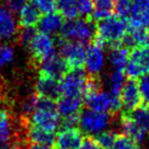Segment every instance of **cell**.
Instances as JSON below:
<instances>
[{"label": "cell", "instance_id": "ffe728a7", "mask_svg": "<svg viewBox=\"0 0 149 149\" xmlns=\"http://www.w3.org/2000/svg\"><path fill=\"white\" fill-rule=\"evenodd\" d=\"M13 138V126L10 116L6 110L0 111V149H15Z\"/></svg>", "mask_w": 149, "mask_h": 149}, {"label": "cell", "instance_id": "f35d334b", "mask_svg": "<svg viewBox=\"0 0 149 149\" xmlns=\"http://www.w3.org/2000/svg\"><path fill=\"white\" fill-rule=\"evenodd\" d=\"M135 149H140V148H139V146H137V147H136V148H135Z\"/></svg>", "mask_w": 149, "mask_h": 149}, {"label": "cell", "instance_id": "d6986e66", "mask_svg": "<svg viewBox=\"0 0 149 149\" xmlns=\"http://www.w3.org/2000/svg\"><path fill=\"white\" fill-rule=\"evenodd\" d=\"M149 30L138 26H132L128 24L126 36H125L123 43L128 48L139 47L148 44Z\"/></svg>", "mask_w": 149, "mask_h": 149}, {"label": "cell", "instance_id": "44dd1931", "mask_svg": "<svg viewBox=\"0 0 149 149\" xmlns=\"http://www.w3.org/2000/svg\"><path fill=\"white\" fill-rule=\"evenodd\" d=\"M64 24V19L58 13H45L43 17H40L39 23H38V28L40 32L49 34H55L60 32L62 26Z\"/></svg>", "mask_w": 149, "mask_h": 149}, {"label": "cell", "instance_id": "9c48e42d", "mask_svg": "<svg viewBox=\"0 0 149 149\" xmlns=\"http://www.w3.org/2000/svg\"><path fill=\"white\" fill-rule=\"evenodd\" d=\"M27 47L34 61L38 64L55 51V43L51 35L40 31L36 32Z\"/></svg>", "mask_w": 149, "mask_h": 149}, {"label": "cell", "instance_id": "6da1fadb", "mask_svg": "<svg viewBox=\"0 0 149 149\" xmlns=\"http://www.w3.org/2000/svg\"><path fill=\"white\" fill-rule=\"evenodd\" d=\"M127 30L128 19H122L116 15H110L98 22L96 25L95 36L91 42H95L101 46L107 44L111 47L120 45L126 36Z\"/></svg>", "mask_w": 149, "mask_h": 149}, {"label": "cell", "instance_id": "d590c367", "mask_svg": "<svg viewBox=\"0 0 149 149\" xmlns=\"http://www.w3.org/2000/svg\"><path fill=\"white\" fill-rule=\"evenodd\" d=\"M28 3V0H5V6L13 13H17Z\"/></svg>", "mask_w": 149, "mask_h": 149}, {"label": "cell", "instance_id": "1f68e13d", "mask_svg": "<svg viewBox=\"0 0 149 149\" xmlns=\"http://www.w3.org/2000/svg\"><path fill=\"white\" fill-rule=\"evenodd\" d=\"M15 58V51L7 44H0V68L10 63Z\"/></svg>", "mask_w": 149, "mask_h": 149}, {"label": "cell", "instance_id": "ab89813d", "mask_svg": "<svg viewBox=\"0 0 149 149\" xmlns=\"http://www.w3.org/2000/svg\"><path fill=\"white\" fill-rule=\"evenodd\" d=\"M148 45H149V39H148Z\"/></svg>", "mask_w": 149, "mask_h": 149}, {"label": "cell", "instance_id": "484cf974", "mask_svg": "<svg viewBox=\"0 0 149 149\" xmlns=\"http://www.w3.org/2000/svg\"><path fill=\"white\" fill-rule=\"evenodd\" d=\"M56 10L63 19L70 21V19H77L79 17V10L76 0H55Z\"/></svg>", "mask_w": 149, "mask_h": 149}, {"label": "cell", "instance_id": "5bb4252c", "mask_svg": "<svg viewBox=\"0 0 149 149\" xmlns=\"http://www.w3.org/2000/svg\"><path fill=\"white\" fill-rule=\"evenodd\" d=\"M19 31V25L13 13L6 6L0 5V41L15 39Z\"/></svg>", "mask_w": 149, "mask_h": 149}, {"label": "cell", "instance_id": "603a6c76", "mask_svg": "<svg viewBox=\"0 0 149 149\" xmlns=\"http://www.w3.org/2000/svg\"><path fill=\"white\" fill-rule=\"evenodd\" d=\"M19 25L22 28H34L38 25L39 19L41 17V13L36 7V5L32 2H29L22 8L19 11Z\"/></svg>", "mask_w": 149, "mask_h": 149}, {"label": "cell", "instance_id": "ac0fdd59", "mask_svg": "<svg viewBox=\"0 0 149 149\" xmlns=\"http://www.w3.org/2000/svg\"><path fill=\"white\" fill-rule=\"evenodd\" d=\"M120 124L123 134L132 139L137 144L141 143L147 137V133L135 122L129 112L125 111L124 113H122L120 118Z\"/></svg>", "mask_w": 149, "mask_h": 149}, {"label": "cell", "instance_id": "30bf717a", "mask_svg": "<svg viewBox=\"0 0 149 149\" xmlns=\"http://www.w3.org/2000/svg\"><path fill=\"white\" fill-rule=\"evenodd\" d=\"M85 139L83 131L77 127H61L54 138V149H79Z\"/></svg>", "mask_w": 149, "mask_h": 149}, {"label": "cell", "instance_id": "e0dca14e", "mask_svg": "<svg viewBox=\"0 0 149 149\" xmlns=\"http://www.w3.org/2000/svg\"><path fill=\"white\" fill-rule=\"evenodd\" d=\"M128 24L149 30V0H133Z\"/></svg>", "mask_w": 149, "mask_h": 149}, {"label": "cell", "instance_id": "ba28073f", "mask_svg": "<svg viewBox=\"0 0 149 149\" xmlns=\"http://www.w3.org/2000/svg\"><path fill=\"white\" fill-rule=\"evenodd\" d=\"M86 46L84 43L61 39L59 42V51L70 70L82 68L85 61Z\"/></svg>", "mask_w": 149, "mask_h": 149}, {"label": "cell", "instance_id": "2e32d148", "mask_svg": "<svg viewBox=\"0 0 149 149\" xmlns=\"http://www.w3.org/2000/svg\"><path fill=\"white\" fill-rule=\"evenodd\" d=\"M83 98L60 96L56 100V107L60 118L79 116L83 109Z\"/></svg>", "mask_w": 149, "mask_h": 149}, {"label": "cell", "instance_id": "d6a6232c", "mask_svg": "<svg viewBox=\"0 0 149 149\" xmlns=\"http://www.w3.org/2000/svg\"><path fill=\"white\" fill-rule=\"evenodd\" d=\"M76 1H77L79 15H82V17L90 19L93 11V0H76Z\"/></svg>", "mask_w": 149, "mask_h": 149}, {"label": "cell", "instance_id": "f546056e", "mask_svg": "<svg viewBox=\"0 0 149 149\" xmlns=\"http://www.w3.org/2000/svg\"><path fill=\"white\" fill-rule=\"evenodd\" d=\"M116 136H118V134L114 133L113 131L105 130L103 132L97 134V136L94 137V139L102 149H109L111 147V145L113 144Z\"/></svg>", "mask_w": 149, "mask_h": 149}, {"label": "cell", "instance_id": "4316f807", "mask_svg": "<svg viewBox=\"0 0 149 149\" xmlns=\"http://www.w3.org/2000/svg\"><path fill=\"white\" fill-rule=\"evenodd\" d=\"M125 76L124 70H113L110 72L108 77V85H109V92L116 96H120V90L125 84Z\"/></svg>", "mask_w": 149, "mask_h": 149}, {"label": "cell", "instance_id": "4fadbf2b", "mask_svg": "<svg viewBox=\"0 0 149 149\" xmlns=\"http://www.w3.org/2000/svg\"><path fill=\"white\" fill-rule=\"evenodd\" d=\"M40 70L39 74H45L50 78L59 81L64 74L70 70L68 64L63 60V58L60 56L58 52L54 51L52 54H50L48 57L43 59L39 63Z\"/></svg>", "mask_w": 149, "mask_h": 149}, {"label": "cell", "instance_id": "e575fe53", "mask_svg": "<svg viewBox=\"0 0 149 149\" xmlns=\"http://www.w3.org/2000/svg\"><path fill=\"white\" fill-rule=\"evenodd\" d=\"M139 87H140V92L142 95L143 102L147 107H149V74H146L144 77L140 78Z\"/></svg>", "mask_w": 149, "mask_h": 149}, {"label": "cell", "instance_id": "7a4b0ae2", "mask_svg": "<svg viewBox=\"0 0 149 149\" xmlns=\"http://www.w3.org/2000/svg\"><path fill=\"white\" fill-rule=\"evenodd\" d=\"M30 123L38 128L54 133L60 125V116L56 107V101L36 95L35 108L30 114Z\"/></svg>", "mask_w": 149, "mask_h": 149}, {"label": "cell", "instance_id": "277c9868", "mask_svg": "<svg viewBox=\"0 0 149 149\" xmlns=\"http://www.w3.org/2000/svg\"><path fill=\"white\" fill-rule=\"evenodd\" d=\"M95 31L96 26L90 19L77 17L66 21L59 33L61 35V39L85 44L93 40Z\"/></svg>", "mask_w": 149, "mask_h": 149}, {"label": "cell", "instance_id": "7c38bea8", "mask_svg": "<svg viewBox=\"0 0 149 149\" xmlns=\"http://www.w3.org/2000/svg\"><path fill=\"white\" fill-rule=\"evenodd\" d=\"M120 99L122 107L125 111L131 112L143 104L142 95L140 92V87L137 80H129L125 82L120 93Z\"/></svg>", "mask_w": 149, "mask_h": 149}, {"label": "cell", "instance_id": "f1b7e54d", "mask_svg": "<svg viewBox=\"0 0 149 149\" xmlns=\"http://www.w3.org/2000/svg\"><path fill=\"white\" fill-rule=\"evenodd\" d=\"M133 0H114L113 10L116 15L125 19H128L132 10Z\"/></svg>", "mask_w": 149, "mask_h": 149}, {"label": "cell", "instance_id": "52a82bcc", "mask_svg": "<svg viewBox=\"0 0 149 149\" xmlns=\"http://www.w3.org/2000/svg\"><path fill=\"white\" fill-rule=\"evenodd\" d=\"M110 123V114L92 109H82L79 118V125L83 133L89 136L97 135L107 129Z\"/></svg>", "mask_w": 149, "mask_h": 149}, {"label": "cell", "instance_id": "836d02e7", "mask_svg": "<svg viewBox=\"0 0 149 149\" xmlns=\"http://www.w3.org/2000/svg\"><path fill=\"white\" fill-rule=\"evenodd\" d=\"M33 3L36 5L40 13H50L56 10L55 0H33Z\"/></svg>", "mask_w": 149, "mask_h": 149}, {"label": "cell", "instance_id": "8d00e7d4", "mask_svg": "<svg viewBox=\"0 0 149 149\" xmlns=\"http://www.w3.org/2000/svg\"><path fill=\"white\" fill-rule=\"evenodd\" d=\"M79 149H102L93 136H85L83 143Z\"/></svg>", "mask_w": 149, "mask_h": 149}, {"label": "cell", "instance_id": "cb8c5ba5", "mask_svg": "<svg viewBox=\"0 0 149 149\" xmlns=\"http://www.w3.org/2000/svg\"><path fill=\"white\" fill-rule=\"evenodd\" d=\"M129 48L126 46H112L107 56V60L112 70H124L129 58Z\"/></svg>", "mask_w": 149, "mask_h": 149}, {"label": "cell", "instance_id": "7402d4cb", "mask_svg": "<svg viewBox=\"0 0 149 149\" xmlns=\"http://www.w3.org/2000/svg\"><path fill=\"white\" fill-rule=\"evenodd\" d=\"M55 134L48 132L41 128H38L29 124L27 129V139L31 144H40L52 147L54 144Z\"/></svg>", "mask_w": 149, "mask_h": 149}, {"label": "cell", "instance_id": "83f0119b", "mask_svg": "<svg viewBox=\"0 0 149 149\" xmlns=\"http://www.w3.org/2000/svg\"><path fill=\"white\" fill-rule=\"evenodd\" d=\"M134 120L147 133L149 134V107L146 105H141L133 111L129 112Z\"/></svg>", "mask_w": 149, "mask_h": 149}, {"label": "cell", "instance_id": "8fae6325", "mask_svg": "<svg viewBox=\"0 0 149 149\" xmlns=\"http://www.w3.org/2000/svg\"><path fill=\"white\" fill-rule=\"evenodd\" d=\"M106 57L103 51V46L92 42L86 48V55L84 65L90 76L98 77L105 66Z\"/></svg>", "mask_w": 149, "mask_h": 149}, {"label": "cell", "instance_id": "3957f363", "mask_svg": "<svg viewBox=\"0 0 149 149\" xmlns=\"http://www.w3.org/2000/svg\"><path fill=\"white\" fill-rule=\"evenodd\" d=\"M83 103L87 108L99 112L114 114L122 108L120 96L101 90V88L88 90L83 96Z\"/></svg>", "mask_w": 149, "mask_h": 149}, {"label": "cell", "instance_id": "5b68a950", "mask_svg": "<svg viewBox=\"0 0 149 149\" xmlns=\"http://www.w3.org/2000/svg\"><path fill=\"white\" fill-rule=\"evenodd\" d=\"M129 80H138L149 74V45L134 47L129 53L128 62L124 70Z\"/></svg>", "mask_w": 149, "mask_h": 149}, {"label": "cell", "instance_id": "4dcf8cb0", "mask_svg": "<svg viewBox=\"0 0 149 149\" xmlns=\"http://www.w3.org/2000/svg\"><path fill=\"white\" fill-rule=\"evenodd\" d=\"M138 146L136 142L124 134H118L113 144L109 149H135Z\"/></svg>", "mask_w": 149, "mask_h": 149}, {"label": "cell", "instance_id": "d4e9b609", "mask_svg": "<svg viewBox=\"0 0 149 149\" xmlns=\"http://www.w3.org/2000/svg\"><path fill=\"white\" fill-rule=\"evenodd\" d=\"M114 0H94L93 11L91 13V19L93 23L100 22L101 19L107 17L113 11Z\"/></svg>", "mask_w": 149, "mask_h": 149}, {"label": "cell", "instance_id": "74e56055", "mask_svg": "<svg viewBox=\"0 0 149 149\" xmlns=\"http://www.w3.org/2000/svg\"><path fill=\"white\" fill-rule=\"evenodd\" d=\"M29 149H52L49 146H45V145H40V144H31Z\"/></svg>", "mask_w": 149, "mask_h": 149}, {"label": "cell", "instance_id": "9a60e30c", "mask_svg": "<svg viewBox=\"0 0 149 149\" xmlns=\"http://www.w3.org/2000/svg\"><path fill=\"white\" fill-rule=\"evenodd\" d=\"M35 93L39 97L48 98L56 101L61 96L59 81L45 74H39V77L35 83Z\"/></svg>", "mask_w": 149, "mask_h": 149}, {"label": "cell", "instance_id": "8992f818", "mask_svg": "<svg viewBox=\"0 0 149 149\" xmlns=\"http://www.w3.org/2000/svg\"><path fill=\"white\" fill-rule=\"evenodd\" d=\"M88 76L82 68L70 70L59 80V87L61 96L82 97L86 91L88 83Z\"/></svg>", "mask_w": 149, "mask_h": 149}]
</instances>
